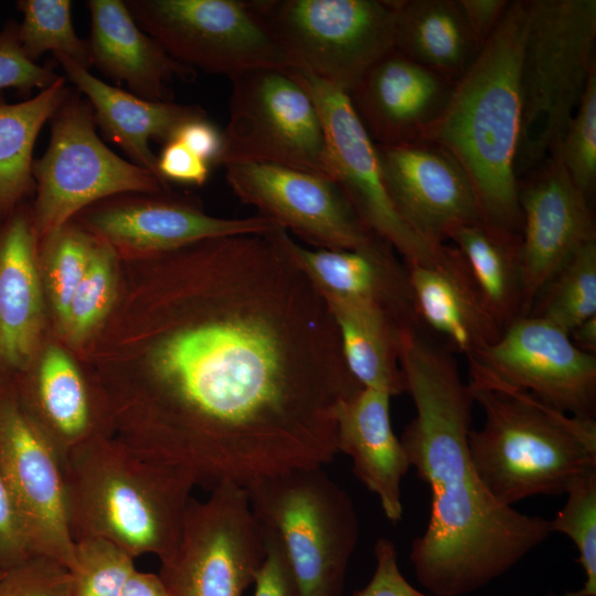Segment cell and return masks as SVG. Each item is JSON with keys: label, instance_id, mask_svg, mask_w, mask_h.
<instances>
[{"label": "cell", "instance_id": "6da1fadb", "mask_svg": "<svg viewBox=\"0 0 596 596\" xmlns=\"http://www.w3.org/2000/svg\"><path fill=\"white\" fill-rule=\"evenodd\" d=\"M279 226L204 241L202 309L152 348L147 415L125 443L195 486L323 467L362 386L326 300Z\"/></svg>", "mask_w": 596, "mask_h": 596}, {"label": "cell", "instance_id": "7a4b0ae2", "mask_svg": "<svg viewBox=\"0 0 596 596\" xmlns=\"http://www.w3.org/2000/svg\"><path fill=\"white\" fill-rule=\"evenodd\" d=\"M400 366L416 412L401 443L430 490L429 521L409 560L432 595L465 596L542 544L550 520L499 503L480 480L468 447L475 401L451 353L406 328Z\"/></svg>", "mask_w": 596, "mask_h": 596}, {"label": "cell", "instance_id": "3957f363", "mask_svg": "<svg viewBox=\"0 0 596 596\" xmlns=\"http://www.w3.org/2000/svg\"><path fill=\"white\" fill-rule=\"evenodd\" d=\"M530 0H514L467 71L455 82L438 118L421 139L445 148L473 187L483 220L521 232L519 147L521 63Z\"/></svg>", "mask_w": 596, "mask_h": 596}, {"label": "cell", "instance_id": "277c9868", "mask_svg": "<svg viewBox=\"0 0 596 596\" xmlns=\"http://www.w3.org/2000/svg\"><path fill=\"white\" fill-rule=\"evenodd\" d=\"M475 403L485 415L471 428L475 469L501 504L534 496H561L596 470V421L564 413L468 362Z\"/></svg>", "mask_w": 596, "mask_h": 596}, {"label": "cell", "instance_id": "5b68a950", "mask_svg": "<svg viewBox=\"0 0 596 596\" xmlns=\"http://www.w3.org/2000/svg\"><path fill=\"white\" fill-rule=\"evenodd\" d=\"M63 471L74 542L104 539L135 558L174 552L195 486L189 475L105 435L73 448Z\"/></svg>", "mask_w": 596, "mask_h": 596}, {"label": "cell", "instance_id": "8992f818", "mask_svg": "<svg viewBox=\"0 0 596 596\" xmlns=\"http://www.w3.org/2000/svg\"><path fill=\"white\" fill-rule=\"evenodd\" d=\"M244 488L265 544L283 557L299 596H341L359 538L349 493L322 467L260 477Z\"/></svg>", "mask_w": 596, "mask_h": 596}, {"label": "cell", "instance_id": "52a82bcc", "mask_svg": "<svg viewBox=\"0 0 596 596\" xmlns=\"http://www.w3.org/2000/svg\"><path fill=\"white\" fill-rule=\"evenodd\" d=\"M595 43V0H530L520 74L518 180L558 143L596 70Z\"/></svg>", "mask_w": 596, "mask_h": 596}, {"label": "cell", "instance_id": "ba28073f", "mask_svg": "<svg viewBox=\"0 0 596 596\" xmlns=\"http://www.w3.org/2000/svg\"><path fill=\"white\" fill-rule=\"evenodd\" d=\"M244 2L290 70L310 73L347 94L393 49L398 0Z\"/></svg>", "mask_w": 596, "mask_h": 596}, {"label": "cell", "instance_id": "9c48e42d", "mask_svg": "<svg viewBox=\"0 0 596 596\" xmlns=\"http://www.w3.org/2000/svg\"><path fill=\"white\" fill-rule=\"evenodd\" d=\"M50 121L49 146L32 166L38 237L50 238L82 210L108 196L167 191V182L102 141L92 106L77 89L70 88Z\"/></svg>", "mask_w": 596, "mask_h": 596}, {"label": "cell", "instance_id": "30bf717a", "mask_svg": "<svg viewBox=\"0 0 596 596\" xmlns=\"http://www.w3.org/2000/svg\"><path fill=\"white\" fill-rule=\"evenodd\" d=\"M230 79L228 123L215 166L268 163L331 179L318 109L287 71L252 70Z\"/></svg>", "mask_w": 596, "mask_h": 596}, {"label": "cell", "instance_id": "8fae6325", "mask_svg": "<svg viewBox=\"0 0 596 596\" xmlns=\"http://www.w3.org/2000/svg\"><path fill=\"white\" fill-rule=\"evenodd\" d=\"M266 557L246 489L221 482L190 499L174 552L160 561L169 596H244Z\"/></svg>", "mask_w": 596, "mask_h": 596}, {"label": "cell", "instance_id": "7c38bea8", "mask_svg": "<svg viewBox=\"0 0 596 596\" xmlns=\"http://www.w3.org/2000/svg\"><path fill=\"white\" fill-rule=\"evenodd\" d=\"M136 23L179 63L233 75L289 63L244 0H126Z\"/></svg>", "mask_w": 596, "mask_h": 596}, {"label": "cell", "instance_id": "4fadbf2b", "mask_svg": "<svg viewBox=\"0 0 596 596\" xmlns=\"http://www.w3.org/2000/svg\"><path fill=\"white\" fill-rule=\"evenodd\" d=\"M287 72L307 91L318 109L331 179L370 231L387 243L406 266L439 262L447 244L428 242L397 213L384 183L376 145L356 116L348 94L310 73Z\"/></svg>", "mask_w": 596, "mask_h": 596}, {"label": "cell", "instance_id": "5bb4252c", "mask_svg": "<svg viewBox=\"0 0 596 596\" xmlns=\"http://www.w3.org/2000/svg\"><path fill=\"white\" fill-rule=\"evenodd\" d=\"M0 476L32 554L73 563L63 464L18 394L0 385Z\"/></svg>", "mask_w": 596, "mask_h": 596}, {"label": "cell", "instance_id": "9a60e30c", "mask_svg": "<svg viewBox=\"0 0 596 596\" xmlns=\"http://www.w3.org/2000/svg\"><path fill=\"white\" fill-rule=\"evenodd\" d=\"M223 168L240 201L315 248L363 249L384 242L330 178L268 163L238 162Z\"/></svg>", "mask_w": 596, "mask_h": 596}, {"label": "cell", "instance_id": "2e32d148", "mask_svg": "<svg viewBox=\"0 0 596 596\" xmlns=\"http://www.w3.org/2000/svg\"><path fill=\"white\" fill-rule=\"evenodd\" d=\"M468 362L564 413L595 418L596 356L540 317H519Z\"/></svg>", "mask_w": 596, "mask_h": 596}, {"label": "cell", "instance_id": "e0dca14e", "mask_svg": "<svg viewBox=\"0 0 596 596\" xmlns=\"http://www.w3.org/2000/svg\"><path fill=\"white\" fill-rule=\"evenodd\" d=\"M519 180L523 316L550 279L596 241L589 201L553 155Z\"/></svg>", "mask_w": 596, "mask_h": 596}, {"label": "cell", "instance_id": "ac0fdd59", "mask_svg": "<svg viewBox=\"0 0 596 596\" xmlns=\"http://www.w3.org/2000/svg\"><path fill=\"white\" fill-rule=\"evenodd\" d=\"M376 149L394 207L428 242L444 244L459 225L483 219L469 177L441 146L418 139Z\"/></svg>", "mask_w": 596, "mask_h": 596}, {"label": "cell", "instance_id": "d6986e66", "mask_svg": "<svg viewBox=\"0 0 596 596\" xmlns=\"http://www.w3.org/2000/svg\"><path fill=\"white\" fill-rule=\"evenodd\" d=\"M161 192L111 195L75 216L81 215L83 225L108 245L158 254L206 238L277 227L259 214L233 219L213 216L185 201L159 195Z\"/></svg>", "mask_w": 596, "mask_h": 596}, {"label": "cell", "instance_id": "ffe728a7", "mask_svg": "<svg viewBox=\"0 0 596 596\" xmlns=\"http://www.w3.org/2000/svg\"><path fill=\"white\" fill-rule=\"evenodd\" d=\"M454 84L393 47L348 96L373 142L397 146L422 138L445 108Z\"/></svg>", "mask_w": 596, "mask_h": 596}, {"label": "cell", "instance_id": "44dd1931", "mask_svg": "<svg viewBox=\"0 0 596 596\" xmlns=\"http://www.w3.org/2000/svg\"><path fill=\"white\" fill-rule=\"evenodd\" d=\"M406 266V265H405ZM423 333L467 359L490 345L502 329L486 307L460 252L447 245L434 265L406 266Z\"/></svg>", "mask_w": 596, "mask_h": 596}, {"label": "cell", "instance_id": "7402d4cb", "mask_svg": "<svg viewBox=\"0 0 596 596\" xmlns=\"http://www.w3.org/2000/svg\"><path fill=\"white\" fill-rule=\"evenodd\" d=\"M287 245L323 298L379 305L405 327L422 331L406 266L387 243L363 249L315 248L299 244L288 233Z\"/></svg>", "mask_w": 596, "mask_h": 596}, {"label": "cell", "instance_id": "603a6c76", "mask_svg": "<svg viewBox=\"0 0 596 596\" xmlns=\"http://www.w3.org/2000/svg\"><path fill=\"white\" fill-rule=\"evenodd\" d=\"M87 8L91 67L118 84H126L129 93L153 102L172 100L171 82L194 74L141 30L125 1L89 0Z\"/></svg>", "mask_w": 596, "mask_h": 596}, {"label": "cell", "instance_id": "cb8c5ba5", "mask_svg": "<svg viewBox=\"0 0 596 596\" xmlns=\"http://www.w3.org/2000/svg\"><path fill=\"white\" fill-rule=\"evenodd\" d=\"M53 56L65 78L91 104L96 125L107 139L118 145L130 162L159 179L157 156L149 141L153 139L166 143L183 124L206 117L199 105L143 99L105 83L64 54L55 53Z\"/></svg>", "mask_w": 596, "mask_h": 596}, {"label": "cell", "instance_id": "d4e9b609", "mask_svg": "<svg viewBox=\"0 0 596 596\" xmlns=\"http://www.w3.org/2000/svg\"><path fill=\"white\" fill-rule=\"evenodd\" d=\"M391 395L362 387L337 412L338 451L352 459L355 477L373 492L385 517L402 519L401 482L411 464L392 428Z\"/></svg>", "mask_w": 596, "mask_h": 596}, {"label": "cell", "instance_id": "484cf974", "mask_svg": "<svg viewBox=\"0 0 596 596\" xmlns=\"http://www.w3.org/2000/svg\"><path fill=\"white\" fill-rule=\"evenodd\" d=\"M0 230V364L25 370L36 349L42 296L33 214L12 211Z\"/></svg>", "mask_w": 596, "mask_h": 596}, {"label": "cell", "instance_id": "4316f807", "mask_svg": "<svg viewBox=\"0 0 596 596\" xmlns=\"http://www.w3.org/2000/svg\"><path fill=\"white\" fill-rule=\"evenodd\" d=\"M338 328L342 353L351 375L362 387L392 396L406 392L400 366V343L407 328L379 305L323 298Z\"/></svg>", "mask_w": 596, "mask_h": 596}, {"label": "cell", "instance_id": "83f0119b", "mask_svg": "<svg viewBox=\"0 0 596 596\" xmlns=\"http://www.w3.org/2000/svg\"><path fill=\"white\" fill-rule=\"evenodd\" d=\"M460 252L489 312L503 330L523 316L521 233L483 219L456 227Z\"/></svg>", "mask_w": 596, "mask_h": 596}, {"label": "cell", "instance_id": "f1b7e54d", "mask_svg": "<svg viewBox=\"0 0 596 596\" xmlns=\"http://www.w3.org/2000/svg\"><path fill=\"white\" fill-rule=\"evenodd\" d=\"M393 47L453 82L480 51L457 0H398Z\"/></svg>", "mask_w": 596, "mask_h": 596}, {"label": "cell", "instance_id": "f546056e", "mask_svg": "<svg viewBox=\"0 0 596 596\" xmlns=\"http://www.w3.org/2000/svg\"><path fill=\"white\" fill-rule=\"evenodd\" d=\"M29 394L34 411L25 412L52 444L62 464L73 448L103 435L96 430L86 382L60 348L45 351Z\"/></svg>", "mask_w": 596, "mask_h": 596}, {"label": "cell", "instance_id": "4dcf8cb0", "mask_svg": "<svg viewBox=\"0 0 596 596\" xmlns=\"http://www.w3.org/2000/svg\"><path fill=\"white\" fill-rule=\"evenodd\" d=\"M70 86L60 76L49 87L20 103L0 94V217L8 216L35 189L32 174L38 135L66 97Z\"/></svg>", "mask_w": 596, "mask_h": 596}, {"label": "cell", "instance_id": "1f68e13d", "mask_svg": "<svg viewBox=\"0 0 596 596\" xmlns=\"http://www.w3.org/2000/svg\"><path fill=\"white\" fill-rule=\"evenodd\" d=\"M529 315L549 321L567 334L596 316V241L583 246L550 279Z\"/></svg>", "mask_w": 596, "mask_h": 596}, {"label": "cell", "instance_id": "d6a6232c", "mask_svg": "<svg viewBox=\"0 0 596 596\" xmlns=\"http://www.w3.org/2000/svg\"><path fill=\"white\" fill-rule=\"evenodd\" d=\"M17 7L23 17L18 24L19 42L31 61L51 51L89 70L87 41L75 32L70 0H20Z\"/></svg>", "mask_w": 596, "mask_h": 596}, {"label": "cell", "instance_id": "836d02e7", "mask_svg": "<svg viewBox=\"0 0 596 596\" xmlns=\"http://www.w3.org/2000/svg\"><path fill=\"white\" fill-rule=\"evenodd\" d=\"M566 496L564 507L550 520V528L552 533L565 534L573 541L585 581L578 590L560 596H596V470L578 478Z\"/></svg>", "mask_w": 596, "mask_h": 596}, {"label": "cell", "instance_id": "e575fe53", "mask_svg": "<svg viewBox=\"0 0 596 596\" xmlns=\"http://www.w3.org/2000/svg\"><path fill=\"white\" fill-rule=\"evenodd\" d=\"M135 557L118 545L97 538L74 542L73 596H120L136 570Z\"/></svg>", "mask_w": 596, "mask_h": 596}, {"label": "cell", "instance_id": "d590c367", "mask_svg": "<svg viewBox=\"0 0 596 596\" xmlns=\"http://www.w3.org/2000/svg\"><path fill=\"white\" fill-rule=\"evenodd\" d=\"M551 155L561 161L574 184L589 201L596 185V70Z\"/></svg>", "mask_w": 596, "mask_h": 596}, {"label": "cell", "instance_id": "8d00e7d4", "mask_svg": "<svg viewBox=\"0 0 596 596\" xmlns=\"http://www.w3.org/2000/svg\"><path fill=\"white\" fill-rule=\"evenodd\" d=\"M115 290L110 245L95 241L86 275L71 301L64 326L73 340L86 337L107 313Z\"/></svg>", "mask_w": 596, "mask_h": 596}, {"label": "cell", "instance_id": "74e56055", "mask_svg": "<svg viewBox=\"0 0 596 596\" xmlns=\"http://www.w3.org/2000/svg\"><path fill=\"white\" fill-rule=\"evenodd\" d=\"M50 251V289L55 312L64 324L73 296L88 269L95 240L70 222L46 240Z\"/></svg>", "mask_w": 596, "mask_h": 596}, {"label": "cell", "instance_id": "f35d334b", "mask_svg": "<svg viewBox=\"0 0 596 596\" xmlns=\"http://www.w3.org/2000/svg\"><path fill=\"white\" fill-rule=\"evenodd\" d=\"M0 596H73L72 575L63 563L31 554L2 572Z\"/></svg>", "mask_w": 596, "mask_h": 596}, {"label": "cell", "instance_id": "ab89813d", "mask_svg": "<svg viewBox=\"0 0 596 596\" xmlns=\"http://www.w3.org/2000/svg\"><path fill=\"white\" fill-rule=\"evenodd\" d=\"M60 75L31 61L19 42L18 23L8 22L0 31V93L13 88L21 93L44 89Z\"/></svg>", "mask_w": 596, "mask_h": 596}, {"label": "cell", "instance_id": "60d3db41", "mask_svg": "<svg viewBox=\"0 0 596 596\" xmlns=\"http://www.w3.org/2000/svg\"><path fill=\"white\" fill-rule=\"evenodd\" d=\"M375 570L370 582L352 596H430L413 587L403 576L392 541L381 538L374 545Z\"/></svg>", "mask_w": 596, "mask_h": 596}, {"label": "cell", "instance_id": "b9f144b4", "mask_svg": "<svg viewBox=\"0 0 596 596\" xmlns=\"http://www.w3.org/2000/svg\"><path fill=\"white\" fill-rule=\"evenodd\" d=\"M157 171L161 180L202 185L209 178L210 164L177 139L167 141L157 156Z\"/></svg>", "mask_w": 596, "mask_h": 596}, {"label": "cell", "instance_id": "7bdbcfd3", "mask_svg": "<svg viewBox=\"0 0 596 596\" xmlns=\"http://www.w3.org/2000/svg\"><path fill=\"white\" fill-rule=\"evenodd\" d=\"M31 554L0 476V571L8 570Z\"/></svg>", "mask_w": 596, "mask_h": 596}, {"label": "cell", "instance_id": "ee69618b", "mask_svg": "<svg viewBox=\"0 0 596 596\" xmlns=\"http://www.w3.org/2000/svg\"><path fill=\"white\" fill-rule=\"evenodd\" d=\"M467 26L479 49L494 32L510 2L509 0H457Z\"/></svg>", "mask_w": 596, "mask_h": 596}, {"label": "cell", "instance_id": "f6af8a7d", "mask_svg": "<svg viewBox=\"0 0 596 596\" xmlns=\"http://www.w3.org/2000/svg\"><path fill=\"white\" fill-rule=\"evenodd\" d=\"M171 139H177L205 162L216 164L223 146V134L206 117L183 124Z\"/></svg>", "mask_w": 596, "mask_h": 596}, {"label": "cell", "instance_id": "bcb514c9", "mask_svg": "<svg viewBox=\"0 0 596 596\" xmlns=\"http://www.w3.org/2000/svg\"><path fill=\"white\" fill-rule=\"evenodd\" d=\"M266 545V557L257 572L254 596H299L280 554Z\"/></svg>", "mask_w": 596, "mask_h": 596}, {"label": "cell", "instance_id": "7dc6e473", "mask_svg": "<svg viewBox=\"0 0 596 596\" xmlns=\"http://www.w3.org/2000/svg\"><path fill=\"white\" fill-rule=\"evenodd\" d=\"M120 596H169L159 574L135 570L126 581Z\"/></svg>", "mask_w": 596, "mask_h": 596}, {"label": "cell", "instance_id": "c3c4849f", "mask_svg": "<svg viewBox=\"0 0 596 596\" xmlns=\"http://www.w3.org/2000/svg\"><path fill=\"white\" fill-rule=\"evenodd\" d=\"M572 342L582 351L595 355L596 353V316H593L575 328L570 333Z\"/></svg>", "mask_w": 596, "mask_h": 596}, {"label": "cell", "instance_id": "681fc988", "mask_svg": "<svg viewBox=\"0 0 596 596\" xmlns=\"http://www.w3.org/2000/svg\"><path fill=\"white\" fill-rule=\"evenodd\" d=\"M2 572H3V571H0V576L2 575Z\"/></svg>", "mask_w": 596, "mask_h": 596}]
</instances>
